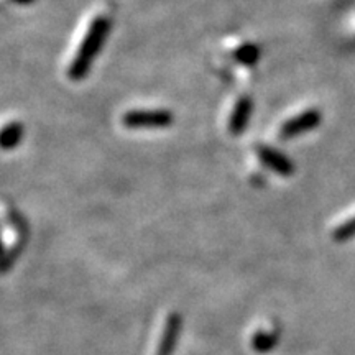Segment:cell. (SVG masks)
Returning a JSON list of instances; mask_svg holds the SVG:
<instances>
[{
    "label": "cell",
    "mask_w": 355,
    "mask_h": 355,
    "mask_svg": "<svg viewBox=\"0 0 355 355\" xmlns=\"http://www.w3.org/2000/svg\"><path fill=\"white\" fill-rule=\"evenodd\" d=\"M110 30V20L107 17H97L89 26V32L84 37V42L79 48L76 58L73 60L69 68V76L74 81H81L91 69L92 63H94L96 56L99 55L102 44H104L105 38H107Z\"/></svg>",
    "instance_id": "1"
},
{
    "label": "cell",
    "mask_w": 355,
    "mask_h": 355,
    "mask_svg": "<svg viewBox=\"0 0 355 355\" xmlns=\"http://www.w3.org/2000/svg\"><path fill=\"white\" fill-rule=\"evenodd\" d=\"M123 125L128 128H163L173 123L168 110H130L123 115Z\"/></svg>",
    "instance_id": "2"
},
{
    "label": "cell",
    "mask_w": 355,
    "mask_h": 355,
    "mask_svg": "<svg viewBox=\"0 0 355 355\" xmlns=\"http://www.w3.org/2000/svg\"><path fill=\"white\" fill-rule=\"evenodd\" d=\"M321 112L319 110H306V112L296 115L295 119L288 121L285 125L279 130V137L282 139H295V137L301 135V133H306L313 128H316L319 123H321Z\"/></svg>",
    "instance_id": "3"
},
{
    "label": "cell",
    "mask_w": 355,
    "mask_h": 355,
    "mask_svg": "<svg viewBox=\"0 0 355 355\" xmlns=\"http://www.w3.org/2000/svg\"><path fill=\"white\" fill-rule=\"evenodd\" d=\"M260 159L265 163L270 170L278 173L282 176H291L293 171H295V165L286 155H283L278 150L270 148V146H261L259 150Z\"/></svg>",
    "instance_id": "4"
},
{
    "label": "cell",
    "mask_w": 355,
    "mask_h": 355,
    "mask_svg": "<svg viewBox=\"0 0 355 355\" xmlns=\"http://www.w3.org/2000/svg\"><path fill=\"white\" fill-rule=\"evenodd\" d=\"M252 109H254V102H252V99H248V97H243V99L237 102L229 122V128L232 135H241L245 130L248 119L252 115Z\"/></svg>",
    "instance_id": "5"
},
{
    "label": "cell",
    "mask_w": 355,
    "mask_h": 355,
    "mask_svg": "<svg viewBox=\"0 0 355 355\" xmlns=\"http://www.w3.org/2000/svg\"><path fill=\"white\" fill-rule=\"evenodd\" d=\"M24 137V125L20 122H10L0 128V148L10 150L20 144Z\"/></svg>",
    "instance_id": "6"
},
{
    "label": "cell",
    "mask_w": 355,
    "mask_h": 355,
    "mask_svg": "<svg viewBox=\"0 0 355 355\" xmlns=\"http://www.w3.org/2000/svg\"><path fill=\"white\" fill-rule=\"evenodd\" d=\"M235 58H237L239 61L243 64H254L259 61L260 58V50L255 46V44H245V46H242L241 50L235 53Z\"/></svg>",
    "instance_id": "7"
},
{
    "label": "cell",
    "mask_w": 355,
    "mask_h": 355,
    "mask_svg": "<svg viewBox=\"0 0 355 355\" xmlns=\"http://www.w3.org/2000/svg\"><path fill=\"white\" fill-rule=\"evenodd\" d=\"M352 235H355V217L345 222L344 225H340V227L336 230L337 241H345V239H350Z\"/></svg>",
    "instance_id": "8"
},
{
    "label": "cell",
    "mask_w": 355,
    "mask_h": 355,
    "mask_svg": "<svg viewBox=\"0 0 355 355\" xmlns=\"http://www.w3.org/2000/svg\"><path fill=\"white\" fill-rule=\"evenodd\" d=\"M13 2H17V3H21V6H28V3H33L35 0H13Z\"/></svg>",
    "instance_id": "9"
}]
</instances>
